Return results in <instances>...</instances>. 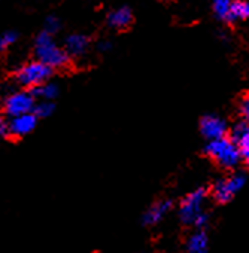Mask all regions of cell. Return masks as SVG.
Wrapping results in <instances>:
<instances>
[{"instance_id":"obj_20","label":"cell","mask_w":249,"mask_h":253,"mask_svg":"<svg viewBox=\"0 0 249 253\" xmlns=\"http://www.w3.org/2000/svg\"><path fill=\"white\" fill-rule=\"evenodd\" d=\"M239 112H240V116L243 118V121L249 124V94L242 97L240 104H239Z\"/></svg>"},{"instance_id":"obj_5","label":"cell","mask_w":249,"mask_h":253,"mask_svg":"<svg viewBox=\"0 0 249 253\" xmlns=\"http://www.w3.org/2000/svg\"><path fill=\"white\" fill-rule=\"evenodd\" d=\"M36 104V98L30 89H20L11 92L3 101V112L8 118H14L18 115L33 112Z\"/></svg>"},{"instance_id":"obj_15","label":"cell","mask_w":249,"mask_h":253,"mask_svg":"<svg viewBox=\"0 0 249 253\" xmlns=\"http://www.w3.org/2000/svg\"><path fill=\"white\" fill-rule=\"evenodd\" d=\"M30 91H32V94L35 95L36 100H44V101H52V100H55L57 95H58V92H60L57 84L50 82V81L41 84L39 86H36V88H33Z\"/></svg>"},{"instance_id":"obj_4","label":"cell","mask_w":249,"mask_h":253,"mask_svg":"<svg viewBox=\"0 0 249 253\" xmlns=\"http://www.w3.org/2000/svg\"><path fill=\"white\" fill-rule=\"evenodd\" d=\"M207 191L204 188H197L191 191L179 204V219L184 225H194L196 219L203 210V204L206 201Z\"/></svg>"},{"instance_id":"obj_11","label":"cell","mask_w":249,"mask_h":253,"mask_svg":"<svg viewBox=\"0 0 249 253\" xmlns=\"http://www.w3.org/2000/svg\"><path fill=\"white\" fill-rule=\"evenodd\" d=\"M88 48H90V39L88 36L81 33L70 35L64 43V51L67 52L69 57H82L88 51Z\"/></svg>"},{"instance_id":"obj_8","label":"cell","mask_w":249,"mask_h":253,"mask_svg":"<svg viewBox=\"0 0 249 253\" xmlns=\"http://www.w3.org/2000/svg\"><path fill=\"white\" fill-rule=\"evenodd\" d=\"M36 125H38V118L35 116L33 112H30V113L9 118L8 131H9V136L18 139V137H24V136L30 134L36 128Z\"/></svg>"},{"instance_id":"obj_14","label":"cell","mask_w":249,"mask_h":253,"mask_svg":"<svg viewBox=\"0 0 249 253\" xmlns=\"http://www.w3.org/2000/svg\"><path fill=\"white\" fill-rule=\"evenodd\" d=\"M231 140H234L239 146V149H248L249 148V124L242 121L237 122L231 128Z\"/></svg>"},{"instance_id":"obj_16","label":"cell","mask_w":249,"mask_h":253,"mask_svg":"<svg viewBox=\"0 0 249 253\" xmlns=\"http://www.w3.org/2000/svg\"><path fill=\"white\" fill-rule=\"evenodd\" d=\"M231 2H233V0H212L213 12H215V15H216L219 20L227 21V18H228V11H230V6H231Z\"/></svg>"},{"instance_id":"obj_2","label":"cell","mask_w":249,"mask_h":253,"mask_svg":"<svg viewBox=\"0 0 249 253\" xmlns=\"http://www.w3.org/2000/svg\"><path fill=\"white\" fill-rule=\"evenodd\" d=\"M204 152L209 158H212L218 166L224 169H233L242 160L237 143L227 136L221 139L209 140L204 148Z\"/></svg>"},{"instance_id":"obj_18","label":"cell","mask_w":249,"mask_h":253,"mask_svg":"<svg viewBox=\"0 0 249 253\" xmlns=\"http://www.w3.org/2000/svg\"><path fill=\"white\" fill-rule=\"evenodd\" d=\"M18 39V35L15 32H5L3 35H0V51L9 49Z\"/></svg>"},{"instance_id":"obj_10","label":"cell","mask_w":249,"mask_h":253,"mask_svg":"<svg viewBox=\"0 0 249 253\" xmlns=\"http://www.w3.org/2000/svg\"><path fill=\"white\" fill-rule=\"evenodd\" d=\"M133 21V12L127 6H119L107 14V24L115 30L127 29Z\"/></svg>"},{"instance_id":"obj_3","label":"cell","mask_w":249,"mask_h":253,"mask_svg":"<svg viewBox=\"0 0 249 253\" xmlns=\"http://www.w3.org/2000/svg\"><path fill=\"white\" fill-rule=\"evenodd\" d=\"M52 73L54 70L51 67L35 60V61H29L20 66L14 73V79L24 89H33L39 86L41 84L50 81Z\"/></svg>"},{"instance_id":"obj_6","label":"cell","mask_w":249,"mask_h":253,"mask_svg":"<svg viewBox=\"0 0 249 253\" xmlns=\"http://www.w3.org/2000/svg\"><path fill=\"white\" fill-rule=\"evenodd\" d=\"M246 185V176L242 173L231 174L230 177L219 179L212 188V197L219 204L230 203L234 195Z\"/></svg>"},{"instance_id":"obj_17","label":"cell","mask_w":249,"mask_h":253,"mask_svg":"<svg viewBox=\"0 0 249 253\" xmlns=\"http://www.w3.org/2000/svg\"><path fill=\"white\" fill-rule=\"evenodd\" d=\"M33 113L38 119L39 118H48L54 113V103L39 100V101H36V104L33 107Z\"/></svg>"},{"instance_id":"obj_13","label":"cell","mask_w":249,"mask_h":253,"mask_svg":"<svg viewBox=\"0 0 249 253\" xmlns=\"http://www.w3.org/2000/svg\"><path fill=\"white\" fill-rule=\"evenodd\" d=\"M249 20V2L246 0H233L228 11V23L246 21Z\"/></svg>"},{"instance_id":"obj_12","label":"cell","mask_w":249,"mask_h":253,"mask_svg":"<svg viewBox=\"0 0 249 253\" xmlns=\"http://www.w3.org/2000/svg\"><path fill=\"white\" fill-rule=\"evenodd\" d=\"M187 253H207L209 252V237L204 229H197L190 235L185 244Z\"/></svg>"},{"instance_id":"obj_9","label":"cell","mask_w":249,"mask_h":253,"mask_svg":"<svg viewBox=\"0 0 249 253\" xmlns=\"http://www.w3.org/2000/svg\"><path fill=\"white\" fill-rule=\"evenodd\" d=\"M173 203L170 200H158L155 201L142 216V222L147 226H152L157 225L158 222H161L164 219V216L172 210Z\"/></svg>"},{"instance_id":"obj_19","label":"cell","mask_w":249,"mask_h":253,"mask_svg":"<svg viewBox=\"0 0 249 253\" xmlns=\"http://www.w3.org/2000/svg\"><path fill=\"white\" fill-rule=\"evenodd\" d=\"M60 27H61V23H60V20H58L57 17H54V15L48 17V18L45 20V23H44V32H45V33H50V35H52V36L60 30Z\"/></svg>"},{"instance_id":"obj_1","label":"cell","mask_w":249,"mask_h":253,"mask_svg":"<svg viewBox=\"0 0 249 253\" xmlns=\"http://www.w3.org/2000/svg\"><path fill=\"white\" fill-rule=\"evenodd\" d=\"M35 55L38 61L47 64L52 70L67 66L70 60L64 48L55 42L54 36L45 32L39 33L35 39Z\"/></svg>"},{"instance_id":"obj_23","label":"cell","mask_w":249,"mask_h":253,"mask_svg":"<svg viewBox=\"0 0 249 253\" xmlns=\"http://www.w3.org/2000/svg\"><path fill=\"white\" fill-rule=\"evenodd\" d=\"M240 155H242V160L245 161V164L249 167V148L248 149H242L240 151Z\"/></svg>"},{"instance_id":"obj_21","label":"cell","mask_w":249,"mask_h":253,"mask_svg":"<svg viewBox=\"0 0 249 253\" xmlns=\"http://www.w3.org/2000/svg\"><path fill=\"white\" fill-rule=\"evenodd\" d=\"M9 131H8V121L0 115V137H8Z\"/></svg>"},{"instance_id":"obj_7","label":"cell","mask_w":249,"mask_h":253,"mask_svg":"<svg viewBox=\"0 0 249 253\" xmlns=\"http://www.w3.org/2000/svg\"><path fill=\"white\" fill-rule=\"evenodd\" d=\"M227 130V122L218 115H204L200 121V133L207 142L225 137Z\"/></svg>"},{"instance_id":"obj_22","label":"cell","mask_w":249,"mask_h":253,"mask_svg":"<svg viewBox=\"0 0 249 253\" xmlns=\"http://www.w3.org/2000/svg\"><path fill=\"white\" fill-rule=\"evenodd\" d=\"M97 48H99V51H101V52H107V51L112 48V43H110L109 41H103V42H100V43H99V46H97Z\"/></svg>"}]
</instances>
